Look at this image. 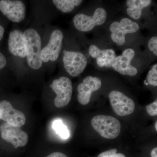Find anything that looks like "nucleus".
Segmentation results:
<instances>
[{
	"mask_svg": "<svg viewBox=\"0 0 157 157\" xmlns=\"http://www.w3.org/2000/svg\"><path fill=\"white\" fill-rule=\"evenodd\" d=\"M47 25L34 21L23 30L25 44L26 67L32 72H39L44 69L41 59L42 41Z\"/></svg>",
	"mask_w": 157,
	"mask_h": 157,
	"instance_id": "nucleus-1",
	"label": "nucleus"
},
{
	"mask_svg": "<svg viewBox=\"0 0 157 157\" xmlns=\"http://www.w3.org/2000/svg\"><path fill=\"white\" fill-rule=\"evenodd\" d=\"M64 35L58 29H51L47 26L44 32L41 60L44 69H51V66L58 59L61 52Z\"/></svg>",
	"mask_w": 157,
	"mask_h": 157,
	"instance_id": "nucleus-2",
	"label": "nucleus"
},
{
	"mask_svg": "<svg viewBox=\"0 0 157 157\" xmlns=\"http://www.w3.org/2000/svg\"><path fill=\"white\" fill-rule=\"evenodd\" d=\"M8 49L14 59L15 69H26L25 44L23 30L14 27L9 34Z\"/></svg>",
	"mask_w": 157,
	"mask_h": 157,
	"instance_id": "nucleus-3",
	"label": "nucleus"
},
{
	"mask_svg": "<svg viewBox=\"0 0 157 157\" xmlns=\"http://www.w3.org/2000/svg\"><path fill=\"white\" fill-rule=\"evenodd\" d=\"M91 123L96 132L107 139H114L120 134V122L113 117L97 115L92 119Z\"/></svg>",
	"mask_w": 157,
	"mask_h": 157,
	"instance_id": "nucleus-4",
	"label": "nucleus"
},
{
	"mask_svg": "<svg viewBox=\"0 0 157 157\" xmlns=\"http://www.w3.org/2000/svg\"><path fill=\"white\" fill-rule=\"evenodd\" d=\"M56 94L54 104L58 108L64 107L70 103L73 94V85L71 79L66 76H61L54 79L49 85Z\"/></svg>",
	"mask_w": 157,
	"mask_h": 157,
	"instance_id": "nucleus-5",
	"label": "nucleus"
},
{
	"mask_svg": "<svg viewBox=\"0 0 157 157\" xmlns=\"http://www.w3.org/2000/svg\"><path fill=\"white\" fill-rule=\"evenodd\" d=\"M63 65L68 74L73 77L79 76L83 72L87 61L84 55L76 51H63Z\"/></svg>",
	"mask_w": 157,
	"mask_h": 157,
	"instance_id": "nucleus-6",
	"label": "nucleus"
},
{
	"mask_svg": "<svg viewBox=\"0 0 157 157\" xmlns=\"http://www.w3.org/2000/svg\"><path fill=\"white\" fill-rule=\"evenodd\" d=\"M107 14L106 10L102 8L96 9L92 16L79 13L73 19V25L78 31L87 32L92 30L96 26L101 25L106 21Z\"/></svg>",
	"mask_w": 157,
	"mask_h": 157,
	"instance_id": "nucleus-7",
	"label": "nucleus"
},
{
	"mask_svg": "<svg viewBox=\"0 0 157 157\" xmlns=\"http://www.w3.org/2000/svg\"><path fill=\"white\" fill-rule=\"evenodd\" d=\"M0 11L10 21L18 24L22 22L25 19L26 8L22 1L1 0Z\"/></svg>",
	"mask_w": 157,
	"mask_h": 157,
	"instance_id": "nucleus-8",
	"label": "nucleus"
},
{
	"mask_svg": "<svg viewBox=\"0 0 157 157\" xmlns=\"http://www.w3.org/2000/svg\"><path fill=\"white\" fill-rule=\"evenodd\" d=\"M139 25L128 18L121 20L120 22H113L109 26L111 32V38L112 41L119 46L123 45L125 42V35L133 33L139 30Z\"/></svg>",
	"mask_w": 157,
	"mask_h": 157,
	"instance_id": "nucleus-9",
	"label": "nucleus"
},
{
	"mask_svg": "<svg viewBox=\"0 0 157 157\" xmlns=\"http://www.w3.org/2000/svg\"><path fill=\"white\" fill-rule=\"evenodd\" d=\"M109 98L113 111L119 116L128 115L135 110L134 101L120 91H112L109 94Z\"/></svg>",
	"mask_w": 157,
	"mask_h": 157,
	"instance_id": "nucleus-10",
	"label": "nucleus"
},
{
	"mask_svg": "<svg viewBox=\"0 0 157 157\" xmlns=\"http://www.w3.org/2000/svg\"><path fill=\"white\" fill-rule=\"evenodd\" d=\"M0 131L3 140L11 144L14 148L25 146L28 142V135L20 128L12 126L6 123L0 127Z\"/></svg>",
	"mask_w": 157,
	"mask_h": 157,
	"instance_id": "nucleus-11",
	"label": "nucleus"
},
{
	"mask_svg": "<svg viewBox=\"0 0 157 157\" xmlns=\"http://www.w3.org/2000/svg\"><path fill=\"white\" fill-rule=\"evenodd\" d=\"M0 119L12 126L21 128L26 122L23 113L14 109L11 103L6 100L0 102Z\"/></svg>",
	"mask_w": 157,
	"mask_h": 157,
	"instance_id": "nucleus-12",
	"label": "nucleus"
},
{
	"mask_svg": "<svg viewBox=\"0 0 157 157\" xmlns=\"http://www.w3.org/2000/svg\"><path fill=\"white\" fill-rule=\"evenodd\" d=\"M135 56V51L131 48L124 50L121 56L115 57L111 63V67L118 73L124 75L135 76L137 70L131 65Z\"/></svg>",
	"mask_w": 157,
	"mask_h": 157,
	"instance_id": "nucleus-13",
	"label": "nucleus"
},
{
	"mask_svg": "<svg viewBox=\"0 0 157 157\" xmlns=\"http://www.w3.org/2000/svg\"><path fill=\"white\" fill-rule=\"evenodd\" d=\"M102 85L101 79L98 77L87 76L77 86V99L82 105L89 103L93 92L100 89Z\"/></svg>",
	"mask_w": 157,
	"mask_h": 157,
	"instance_id": "nucleus-14",
	"label": "nucleus"
},
{
	"mask_svg": "<svg viewBox=\"0 0 157 157\" xmlns=\"http://www.w3.org/2000/svg\"><path fill=\"white\" fill-rule=\"evenodd\" d=\"M89 53L93 58L96 59L98 66L101 67H111V63L115 58V52L112 49L101 50L94 45L90 46Z\"/></svg>",
	"mask_w": 157,
	"mask_h": 157,
	"instance_id": "nucleus-15",
	"label": "nucleus"
},
{
	"mask_svg": "<svg viewBox=\"0 0 157 157\" xmlns=\"http://www.w3.org/2000/svg\"><path fill=\"white\" fill-rule=\"evenodd\" d=\"M82 2V0H53L52 1L56 9L63 13L71 12L75 7L79 6Z\"/></svg>",
	"mask_w": 157,
	"mask_h": 157,
	"instance_id": "nucleus-16",
	"label": "nucleus"
},
{
	"mask_svg": "<svg viewBox=\"0 0 157 157\" xmlns=\"http://www.w3.org/2000/svg\"><path fill=\"white\" fill-rule=\"evenodd\" d=\"M52 128L62 139H67L70 137L69 130L60 120L55 121L52 124Z\"/></svg>",
	"mask_w": 157,
	"mask_h": 157,
	"instance_id": "nucleus-17",
	"label": "nucleus"
},
{
	"mask_svg": "<svg viewBox=\"0 0 157 157\" xmlns=\"http://www.w3.org/2000/svg\"><path fill=\"white\" fill-rule=\"evenodd\" d=\"M151 0H128L126 5L128 8L143 9L151 4Z\"/></svg>",
	"mask_w": 157,
	"mask_h": 157,
	"instance_id": "nucleus-18",
	"label": "nucleus"
},
{
	"mask_svg": "<svg viewBox=\"0 0 157 157\" xmlns=\"http://www.w3.org/2000/svg\"><path fill=\"white\" fill-rule=\"evenodd\" d=\"M148 84L154 86H157V65L155 64L153 66L151 70H149L146 78Z\"/></svg>",
	"mask_w": 157,
	"mask_h": 157,
	"instance_id": "nucleus-19",
	"label": "nucleus"
},
{
	"mask_svg": "<svg viewBox=\"0 0 157 157\" xmlns=\"http://www.w3.org/2000/svg\"><path fill=\"white\" fill-rule=\"evenodd\" d=\"M98 157H126V156L123 154L117 153V150L114 148L101 153Z\"/></svg>",
	"mask_w": 157,
	"mask_h": 157,
	"instance_id": "nucleus-20",
	"label": "nucleus"
},
{
	"mask_svg": "<svg viewBox=\"0 0 157 157\" xmlns=\"http://www.w3.org/2000/svg\"><path fill=\"white\" fill-rule=\"evenodd\" d=\"M127 12L129 16L134 19H139L142 14V9L136 8H128Z\"/></svg>",
	"mask_w": 157,
	"mask_h": 157,
	"instance_id": "nucleus-21",
	"label": "nucleus"
},
{
	"mask_svg": "<svg viewBox=\"0 0 157 157\" xmlns=\"http://www.w3.org/2000/svg\"><path fill=\"white\" fill-rule=\"evenodd\" d=\"M146 110L149 115L151 116L157 115V101L156 100L151 104H149L146 107Z\"/></svg>",
	"mask_w": 157,
	"mask_h": 157,
	"instance_id": "nucleus-22",
	"label": "nucleus"
},
{
	"mask_svg": "<svg viewBox=\"0 0 157 157\" xmlns=\"http://www.w3.org/2000/svg\"><path fill=\"white\" fill-rule=\"evenodd\" d=\"M149 50L153 52L155 56H157V37H153L150 39L148 43Z\"/></svg>",
	"mask_w": 157,
	"mask_h": 157,
	"instance_id": "nucleus-23",
	"label": "nucleus"
},
{
	"mask_svg": "<svg viewBox=\"0 0 157 157\" xmlns=\"http://www.w3.org/2000/svg\"><path fill=\"white\" fill-rule=\"evenodd\" d=\"M8 63L7 58L2 52H0V70L4 69Z\"/></svg>",
	"mask_w": 157,
	"mask_h": 157,
	"instance_id": "nucleus-24",
	"label": "nucleus"
},
{
	"mask_svg": "<svg viewBox=\"0 0 157 157\" xmlns=\"http://www.w3.org/2000/svg\"><path fill=\"white\" fill-rule=\"evenodd\" d=\"M46 157H68L66 155L59 152H55Z\"/></svg>",
	"mask_w": 157,
	"mask_h": 157,
	"instance_id": "nucleus-25",
	"label": "nucleus"
},
{
	"mask_svg": "<svg viewBox=\"0 0 157 157\" xmlns=\"http://www.w3.org/2000/svg\"><path fill=\"white\" fill-rule=\"evenodd\" d=\"M5 29L4 26L0 25V42L2 39L5 34Z\"/></svg>",
	"mask_w": 157,
	"mask_h": 157,
	"instance_id": "nucleus-26",
	"label": "nucleus"
},
{
	"mask_svg": "<svg viewBox=\"0 0 157 157\" xmlns=\"http://www.w3.org/2000/svg\"><path fill=\"white\" fill-rule=\"evenodd\" d=\"M151 157H157V148L155 147L151 151Z\"/></svg>",
	"mask_w": 157,
	"mask_h": 157,
	"instance_id": "nucleus-27",
	"label": "nucleus"
},
{
	"mask_svg": "<svg viewBox=\"0 0 157 157\" xmlns=\"http://www.w3.org/2000/svg\"><path fill=\"white\" fill-rule=\"evenodd\" d=\"M157 121H156L155 124V128L156 131H157Z\"/></svg>",
	"mask_w": 157,
	"mask_h": 157,
	"instance_id": "nucleus-28",
	"label": "nucleus"
},
{
	"mask_svg": "<svg viewBox=\"0 0 157 157\" xmlns=\"http://www.w3.org/2000/svg\"><path fill=\"white\" fill-rule=\"evenodd\" d=\"M0 120H1V119H0Z\"/></svg>",
	"mask_w": 157,
	"mask_h": 157,
	"instance_id": "nucleus-29",
	"label": "nucleus"
}]
</instances>
